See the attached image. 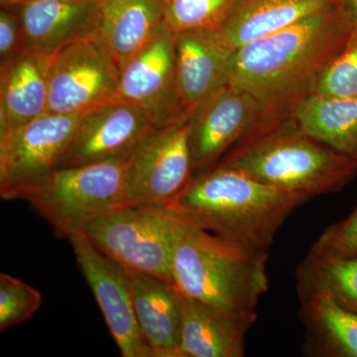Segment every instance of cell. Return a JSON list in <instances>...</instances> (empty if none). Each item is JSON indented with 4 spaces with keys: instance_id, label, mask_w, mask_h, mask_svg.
Masks as SVG:
<instances>
[{
    "instance_id": "9",
    "label": "cell",
    "mask_w": 357,
    "mask_h": 357,
    "mask_svg": "<svg viewBox=\"0 0 357 357\" xmlns=\"http://www.w3.org/2000/svg\"><path fill=\"white\" fill-rule=\"evenodd\" d=\"M82 115L45 114L0 139V196L20 199L44 176L57 169Z\"/></svg>"
},
{
    "instance_id": "27",
    "label": "cell",
    "mask_w": 357,
    "mask_h": 357,
    "mask_svg": "<svg viewBox=\"0 0 357 357\" xmlns=\"http://www.w3.org/2000/svg\"><path fill=\"white\" fill-rule=\"evenodd\" d=\"M309 253L330 257L357 256V206L351 215L324 230Z\"/></svg>"
},
{
    "instance_id": "15",
    "label": "cell",
    "mask_w": 357,
    "mask_h": 357,
    "mask_svg": "<svg viewBox=\"0 0 357 357\" xmlns=\"http://www.w3.org/2000/svg\"><path fill=\"white\" fill-rule=\"evenodd\" d=\"M23 48L53 56L98 33L100 6L89 0H30L17 7Z\"/></svg>"
},
{
    "instance_id": "28",
    "label": "cell",
    "mask_w": 357,
    "mask_h": 357,
    "mask_svg": "<svg viewBox=\"0 0 357 357\" xmlns=\"http://www.w3.org/2000/svg\"><path fill=\"white\" fill-rule=\"evenodd\" d=\"M23 48L22 29L18 14L13 8L0 11V60L18 53Z\"/></svg>"
},
{
    "instance_id": "14",
    "label": "cell",
    "mask_w": 357,
    "mask_h": 357,
    "mask_svg": "<svg viewBox=\"0 0 357 357\" xmlns=\"http://www.w3.org/2000/svg\"><path fill=\"white\" fill-rule=\"evenodd\" d=\"M236 51L217 32L176 34V79L181 121H189L195 109L227 81Z\"/></svg>"
},
{
    "instance_id": "6",
    "label": "cell",
    "mask_w": 357,
    "mask_h": 357,
    "mask_svg": "<svg viewBox=\"0 0 357 357\" xmlns=\"http://www.w3.org/2000/svg\"><path fill=\"white\" fill-rule=\"evenodd\" d=\"M177 215L158 206H123L89 225L82 234L126 269L173 283Z\"/></svg>"
},
{
    "instance_id": "32",
    "label": "cell",
    "mask_w": 357,
    "mask_h": 357,
    "mask_svg": "<svg viewBox=\"0 0 357 357\" xmlns=\"http://www.w3.org/2000/svg\"><path fill=\"white\" fill-rule=\"evenodd\" d=\"M162 1H163V0H162Z\"/></svg>"
},
{
    "instance_id": "5",
    "label": "cell",
    "mask_w": 357,
    "mask_h": 357,
    "mask_svg": "<svg viewBox=\"0 0 357 357\" xmlns=\"http://www.w3.org/2000/svg\"><path fill=\"white\" fill-rule=\"evenodd\" d=\"M128 160L54 169L23 195L59 236L79 232L98 218L126 206Z\"/></svg>"
},
{
    "instance_id": "18",
    "label": "cell",
    "mask_w": 357,
    "mask_h": 357,
    "mask_svg": "<svg viewBox=\"0 0 357 357\" xmlns=\"http://www.w3.org/2000/svg\"><path fill=\"white\" fill-rule=\"evenodd\" d=\"M255 321L184 297L180 357H243L246 333Z\"/></svg>"
},
{
    "instance_id": "2",
    "label": "cell",
    "mask_w": 357,
    "mask_h": 357,
    "mask_svg": "<svg viewBox=\"0 0 357 357\" xmlns=\"http://www.w3.org/2000/svg\"><path fill=\"white\" fill-rule=\"evenodd\" d=\"M306 202L215 163L195 174L166 208L208 231L269 253L283 223Z\"/></svg>"
},
{
    "instance_id": "11",
    "label": "cell",
    "mask_w": 357,
    "mask_h": 357,
    "mask_svg": "<svg viewBox=\"0 0 357 357\" xmlns=\"http://www.w3.org/2000/svg\"><path fill=\"white\" fill-rule=\"evenodd\" d=\"M114 98L140 107L158 128L183 122L176 79V34L165 21L151 41L122 67Z\"/></svg>"
},
{
    "instance_id": "24",
    "label": "cell",
    "mask_w": 357,
    "mask_h": 357,
    "mask_svg": "<svg viewBox=\"0 0 357 357\" xmlns=\"http://www.w3.org/2000/svg\"><path fill=\"white\" fill-rule=\"evenodd\" d=\"M241 0H163L164 21L175 34L222 29Z\"/></svg>"
},
{
    "instance_id": "30",
    "label": "cell",
    "mask_w": 357,
    "mask_h": 357,
    "mask_svg": "<svg viewBox=\"0 0 357 357\" xmlns=\"http://www.w3.org/2000/svg\"><path fill=\"white\" fill-rule=\"evenodd\" d=\"M30 0H0L1 8H17V7L24 6Z\"/></svg>"
},
{
    "instance_id": "8",
    "label": "cell",
    "mask_w": 357,
    "mask_h": 357,
    "mask_svg": "<svg viewBox=\"0 0 357 357\" xmlns=\"http://www.w3.org/2000/svg\"><path fill=\"white\" fill-rule=\"evenodd\" d=\"M189 121L159 126L148 134L128 160L126 206L168 204L191 182Z\"/></svg>"
},
{
    "instance_id": "3",
    "label": "cell",
    "mask_w": 357,
    "mask_h": 357,
    "mask_svg": "<svg viewBox=\"0 0 357 357\" xmlns=\"http://www.w3.org/2000/svg\"><path fill=\"white\" fill-rule=\"evenodd\" d=\"M268 256L269 253L245 248L177 215L173 283L185 298L255 321L256 309L269 289Z\"/></svg>"
},
{
    "instance_id": "31",
    "label": "cell",
    "mask_w": 357,
    "mask_h": 357,
    "mask_svg": "<svg viewBox=\"0 0 357 357\" xmlns=\"http://www.w3.org/2000/svg\"><path fill=\"white\" fill-rule=\"evenodd\" d=\"M89 1L93 2V3L98 4V6H102L107 0H89Z\"/></svg>"
},
{
    "instance_id": "4",
    "label": "cell",
    "mask_w": 357,
    "mask_h": 357,
    "mask_svg": "<svg viewBox=\"0 0 357 357\" xmlns=\"http://www.w3.org/2000/svg\"><path fill=\"white\" fill-rule=\"evenodd\" d=\"M218 163L307 201L340 191L357 176L356 160L303 132L293 119L236 145Z\"/></svg>"
},
{
    "instance_id": "23",
    "label": "cell",
    "mask_w": 357,
    "mask_h": 357,
    "mask_svg": "<svg viewBox=\"0 0 357 357\" xmlns=\"http://www.w3.org/2000/svg\"><path fill=\"white\" fill-rule=\"evenodd\" d=\"M298 283L319 292L357 314V256L307 255L297 272Z\"/></svg>"
},
{
    "instance_id": "12",
    "label": "cell",
    "mask_w": 357,
    "mask_h": 357,
    "mask_svg": "<svg viewBox=\"0 0 357 357\" xmlns=\"http://www.w3.org/2000/svg\"><path fill=\"white\" fill-rule=\"evenodd\" d=\"M260 109L255 96L227 81L204 100L189 119L194 175L215 165L243 140Z\"/></svg>"
},
{
    "instance_id": "25",
    "label": "cell",
    "mask_w": 357,
    "mask_h": 357,
    "mask_svg": "<svg viewBox=\"0 0 357 357\" xmlns=\"http://www.w3.org/2000/svg\"><path fill=\"white\" fill-rule=\"evenodd\" d=\"M314 93L328 98H357V31L351 32L342 50L323 70Z\"/></svg>"
},
{
    "instance_id": "13",
    "label": "cell",
    "mask_w": 357,
    "mask_h": 357,
    "mask_svg": "<svg viewBox=\"0 0 357 357\" xmlns=\"http://www.w3.org/2000/svg\"><path fill=\"white\" fill-rule=\"evenodd\" d=\"M156 128L144 110L114 98L82 115L58 168L129 158L141 141Z\"/></svg>"
},
{
    "instance_id": "1",
    "label": "cell",
    "mask_w": 357,
    "mask_h": 357,
    "mask_svg": "<svg viewBox=\"0 0 357 357\" xmlns=\"http://www.w3.org/2000/svg\"><path fill=\"white\" fill-rule=\"evenodd\" d=\"M349 35L332 8L237 48L227 82L246 89L261 107L255 126L237 145L290 121Z\"/></svg>"
},
{
    "instance_id": "19",
    "label": "cell",
    "mask_w": 357,
    "mask_h": 357,
    "mask_svg": "<svg viewBox=\"0 0 357 357\" xmlns=\"http://www.w3.org/2000/svg\"><path fill=\"white\" fill-rule=\"evenodd\" d=\"M306 356L357 357V314L326 294L298 283Z\"/></svg>"
},
{
    "instance_id": "21",
    "label": "cell",
    "mask_w": 357,
    "mask_h": 357,
    "mask_svg": "<svg viewBox=\"0 0 357 357\" xmlns=\"http://www.w3.org/2000/svg\"><path fill=\"white\" fill-rule=\"evenodd\" d=\"M333 8L332 0H241L218 37L231 48Z\"/></svg>"
},
{
    "instance_id": "29",
    "label": "cell",
    "mask_w": 357,
    "mask_h": 357,
    "mask_svg": "<svg viewBox=\"0 0 357 357\" xmlns=\"http://www.w3.org/2000/svg\"><path fill=\"white\" fill-rule=\"evenodd\" d=\"M333 8L351 31H357V0H332Z\"/></svg>"
},
{
    "instance_id": "16",
    "label": "cell",
    "mask_w": 357,
    "mask_h": 357,
    "mask_svg": "<svg viewBox=\"0 0 357 357\" xmlns=\"http://www.w3.org/2000/svg\"><path fill=\"white\" fill-rule=\"evenodd\" d=\"M53 56L22 49L0 65V139L47 114Z\"/></svg>"
},
{
    "instance_id": "7",
    "label": "cell",
    "mask_w": 357,
    "mask_h": 357,
    "mask_svg": "<svg viewBox=\"0 0 357 357\" xmlns=\"http://www.w3.org/2000/svg\"><path fill=\"white\" fill-rule=\"evenodd\" d=\"M121 68L100 33L54 54L47 114L83 115L114 100Z\"/></svg>"
},
{
    "instance_id": "26",
    "label": "cell",
    "mask_w": 357,
    "mask_h": 357,
    "mask_svg": "<svg viewBox=\"0 0 357 357\" xmlns=\"http://www.w3.org/2000/svg\"><path fill=\"white\" fill-rule=\"evenodd\" d=\"M42 305V295L29 284L0 275V331L8 330L28 321Z\"/></svg>"
},
{
    "instance_id": "17",
    "label": "cell",
    "mask_w": 357,
    "mask_h": 357,
    "mask_svg": "<svg viewBox=\"0 0 357 357\" xmlns=\"http://www.w3.org/2000/svg\"><path fill=\"white\" fill-rule=\"evenodd\" d=\"M126 270L136 319L154 357H180L184 296L174 284L152 275Z\"/></svg>"
},
{
    "instance_id": "10",
    "label": "cell",
    "mask_w": 357,
    "mask_h": 357,
    "mask_svg": "<svg viewBox=\"0 0 357 357\" xmlns=\"http://www.w3.org/2000/svg\"><path fill=\"white\" fill-rule=\"evenodd\" d=\"M68 239L121 356L154 357L136 319L126 268L105 255L82 232Z\"/></svg>"
},
{
    "instance_id": "22",
    "label": "cell",
    "mask_w": 357,
    "mask_h": 357,
    "mask_svg": "<svg viewBox=\"0 0 357 357\" xmlns=\"http://www.w3.org/2000/svg\"><path fill=\"white\" fill-rule=\"evenodd\" d=\"M292 119L303 132L357 161V98L312 93L300 103Z\"/></svg>"
},
{
    "instance_id": "20",
    "label": "cell",
    "mask_w": 357,
    "mask_h": 357,
    "mask_svg": "<svg viewBox=\"0 0 357 357\" xmlns=\"http://www.w3.org/2000/svg\"><path fill=\"white\" fill-rule=\"evenodd\" d=\"M163 23L162 0H107L100 6L98 33L121 70Z\"/></svg>"
}]
</instances>
